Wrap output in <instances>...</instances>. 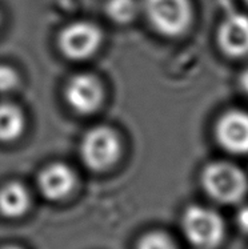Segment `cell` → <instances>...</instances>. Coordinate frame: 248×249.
Returning a JSON list of instances; mask_svg holds the SVG:
<instances>
[{"instance_id": "1", "label": "cell", "mask_w": 248, "mask_h": 249, "mask_svg": "<svg viewBox=\"0 0 248 249\" xmlns=\"http://www.w3.org/2000/svg\"><path fill=\"white\" fill-rule=\"evenodd\" d=\"M183 236L196 249H215L223 241L226 225L222 216L203 205H190L180 220Z\"/></svg>"}, {"instance_id": "2", "label": "cell", "mask_w": 248, "mask_h": 249, "mask_svg": "<svg viewBox=\"0 0 248 249\" xmlns=\"http://www.w3.org/2000/svg\"><path fill=\"white\" fill-rule=\"evenodd\" d=\"M202 185L206 194L215 201L235 204L247 194L248 178L236 165L227 161H215L203 169Z\"/></svg>"}, {"instance_id": "3", "label": "cell", "mask_w": 248, "mask_h": 249, "mask_svg": "<svg viewBox=\"0 0 248 249\" xmlns=\"http://www.w3.org/2000/svg\"><path fill=\"white\" fill-rule=\"evenodd\" d=\"M120 139L108 127L88 131L81 142V159L92 171H106L120 158Z\"/></svg>"}, {"instance_id": "4", "label": "cell", "mask_w": 248, "mask_h": 249, "mask_svg": "<svg viewBox=\"0 0 248 249\" xmlns=\"http://www.w3.org/2000/svg\"><path fill=\"white\" fill-rule=\"evenodd\" d=\"M144 8L153 28L166 36H179L192 20L188 0H146Z\"/></svg>"}, {"instance_id": "5", "label": "cell", "mask_w": 248, "mask_h": 249, "mask_svg": "<svg viewBox=\"0 0 248 249\" xmlns=\"http://www.w3.org/2000/svg\"><path fill=\"white\" fill-rule=\"evenodd\" d=\"M101 43V31L88 21H76L67 26L59 36V46L66 56L81 60L94 55Z\"/></svg>"}, {"instance_id": "6", "label": "cell", "mask_w": 248, "mask_h": 249, "mask_svg": "<svg viewBox=\"0 0 248 249\" xmlns=\"http://www.w3.org/2000/svg\"><path fill=\"white\" fill-rule=\"evenodd\" d=\"M216 139L227 152L248 155V112L224 113L216 125Z\"/></svg>"}, {"instance_id": "7", "label": "cell", "mask_w": 248, "mask_h": 249, "mask_svg": "<svg viewBox=\"0 0 248 249\" xmlns=\"http://www.w3.org/2000/svg\"><path fill=\"white\" fill-rule=\"evenodd\" d=\"M38 187L47 200L61 201L74 192L76 187V175L66 164H50L39 173Z\"/></svg>"}, {"instance_id": "8", "label": "cell", "mask_w": 248, "mask_h": 249, "mask_svg": "<svg viewBox=\"0 0 248 249\" xmlns=\"http://www.w3.org/2000/svg\"><path fill=\"white\" fill-rule=\"evenodd\" d=\"M68 104L79 113L96 111L103 99V89L96 77L80 73L70 80L66 89Z\"/></svg>"}, {"instance_id": "9", "label": "cell", "mask_w": 248, "mask_h": 249, "mask_svg": "<svg viewBox=\"0 0 248 249\" xmlns=\"http://www.w3.org/2000/svg\"><path fill=\"white\" fill-rule=\"evenodd\" d=\"M218 43L231 57L248 56V16L233 14L226 18L219 28Z\"/></svg>"}, {"instance_id": "10", "label": "cell", "mask_w": 248, "mask_h": 249, "mask_svg": "<svg viewBox=\"0 0 248 249\" xmlns=\"http://www.w3.org/2000/svg\"><path fill=\"white\" fill-rule=\"evenodd\" d=\"M32 197L28 188L19 181H8L0 188V214L18 220L30 211Z\"/></svg>"}, {"instance_id": "11", "label": "cell", "mask_w": 248, "mask_h": 249, "mask_svg": "<svg viewBox=\"0 0 248 249\" xmlns=\"http://www.w3.org/2000/svg\"><path fill=\"white\" fill-rule=\"evenodd\" d=\"M24 115L18 106L3 103L0 104V140L12 142L24 131Z\"/></svg>"}, {"instance_id": "12", "label": "cell", "mask_w": 248, "mask_h": 249, "mask_svg": "<svg viewBox=\"0 0 248 249\" xmlns=\"http://www.w3.org/2000/svg\"><path fill=\"white\" fill-rule=\"evenodd\" d=\"M106 12L110 19L115 23L126 24L135 19L137 14V4L135 0H108Z\"/></svg>"}, {"instance_id": "13", "label": "cell", "mask_w": 248, "mask_h": 249, "mask_svg": "<svg viewBox=\"0 0 248 249\" xmlns=\"http://www.w3.org/2000/svg\"><path fill=\"white\" fill-rule=\"evenodd\" d=\"M135 249H179L172 236L164 231H148L137 240Z\"/></svg>"}, {"instance_id": "14", "label": "cell", "mask_w": 248, "mask_h": 249, "mask_svg": "<svg viewBox=\"0 0 248 249\" xmlns=\"http://www.w3.org/2000/svg\"><path fill=\"white\" fill-rule=\"evenodd\" d=\"M19 84V76L14 68L0 64V92H10Z\"/></svg>"}, {"instance_id": "15", "label": "cell", "mask_w": 248, "mask_h": 249, "mask_svg": "<svg viewBox=\"0 0 248 249\" xmlns=\"http://www.w3.org/2000/svg\"><path fill=\"white\" fill-rule=\"evenodd\" d=\"M236 227L240 232L248 234V205L240 208L236 213Z\"/></svg>"}, {"instance_id": "16", "label": "cell", "mask_w": 248, "mask_h": 249, "mask_svg": "<svg viewBox=\"0 0 248 249\" xmlns=\"http://www.w3.org/2000/svg\"><path fill=\"white\" fill-rule=\"evenodd\" d=\"M240 87H242L244 93L248 95V68L242 73V76H240Z\"/></svg>"}, {"instance_id": "17", "label": "cell", "mask_w": 248, "mask_h": 249, "mask_svg": "<svg viewBox=\"0 0 248 249\" xmlns=\"http://www.w3.org/2000/svg\"><path fill=\"white\" fill-rule=\"evenodd\" d=\"M0 249H25L20 245H16V244H5L3 247H0Z\"/></svg>"}, {"instance_id": "18", "label": "cell", "mask_w": 248, "mask_h": 249, "mask_svg": "<svg viewBox=\"0 0 248 249\" xmlns=\"http://www.w3.org/2000/svg\"><path fill=\"white\" fill-rule=\"evenodd\" d=\"M246 3H247V4H248V0H246Z\"/></svg>"}]
</instances>
